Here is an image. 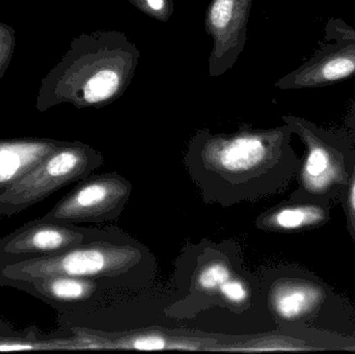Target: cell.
I'll return each instance as SVG.
<instances>
[{"label": "cell", "instance_id": "52a82bcc", "mask_svg": "<svg viewBox=\"0 0 355 354\" xmlns=\"http://www.w3.org/2000/svg\"><path fill=\"white\" fill-rule=\"evenodd\" d=\"M336 299L322 281L302 270L282 274L269 285L267 292L269 312L286 328L312 326Z\"/></svg>", "mask_w": 355, "mask_h": 354}, {"label": "cell", "instance_id": "2e32d148", "mask_svg": "<svg viewBox=\"0 0 355 354\" xmlns=\"http://www.w3.org/2000/svg\"><path fill=\"white\" fill-rule=\"evenodd\" d=\"M16 48V31L10 25L0 22V79L3 78Z\"/></svg>", "mask_w": 355, "mask_h": 354}, {"label": "cell", "instance_id": "5b68a950", "mask_svg": "<svg viewBox=\"0 0 355 354\" xmlns=\"http://www.w3.org/2000/svg\"><path fill=\"white\" fill-rule=\"evenodd\" d=\"M131 193L132 184L116 172L87 177L41 218L74 224L112 222L124 211Z\"/></svg>", "mask_w": 355, "mask_h": 354}, {"label": "cell", "instance_id": "4fadbf2b", "mask_svg": "<svg viewBox=\"0 0 355 354\" xmlns=\"http://www.w3.org/2000/svg\"><path fill=\"white\" fill-rule=\"evenodd\" d=\"M234 276L229 263L223 260H215L204 264L196 276V288L206 294H218L223 283Z\"/></svg>", "mask_w": 355, "mask_h": 354}, {"label": "cell", "instance_id": "ba28073f", "mask_svg": "<svg viewBox=\"0 0 355 354\" xmlns=\"http://www.w3.org/2000/svg\"><path fill=\"white\" fill-rule=\"evenodd\" d=\"M102 236L95 229L37 218L0 239V265L58 255Z\"/></svg>", "mask_w": 355, "mask_h": 354}, {"label": "cell", "instance_id": "9a60e30c", "mask_svg": "<svg viewBox=\"0 0 355 354\" xmlns=\"http://www.w3.org/2000/svg\"><path fill=\"white\" fill-rule=\"evenodd\" d=\"M346 216V226L350 237L355 243V151L352 159V172L347 186L339 197Z\"/></svg>", "mask_w": 355, "mask_h": 354}, {"label": "cell", "instance_id": "ffe728a7", "mask_svg": "<svg viewBox=\"0 0 355 354\" xmlns=\"http://www.w3.org/2000/svg\"><path fill=\"white\" fill-rule=\"evenodd\" d=\"M148 4L150 8L154 10H160L164 8V0H147Z\"/></svg>", "mask_w": 355, "mask_h": 354}, {"label": "cell", "instance_id": "7a4b0ae2", "mask_svg": "<svg viewBox=\"0 0 355 354\" xmlns=\"http://www.w3.org/2000/svg\"><path fill=\"white\" fill-rule=\"evenodd\" d=\"M283 120L306 148L296 176L297 188L290 199L339 200L349 181L354 136L346 128H323L298 116H284Z\"/></svg>", "mask_w": 355, "mask_h": 354}, {"label": "cell", "instance_id": "3957f363", "mask_svg": "<svg viewBox=\"0 0 355 354\" xmlns=\"http://www.w3.org/2000/svg\"><path fill=\"white\" fill-rule=\"evenodd\" d=\"M144 254L128 243H116L103 236L58 255L0 265V287L54 276L76 278H118L137 268Z\"/></svg>", "mask_w": 355, "mask_h": 354}, {"label": "cell", "instance_id": "8fae6325", "mask_svg": "<svg viewBox=\"0 0 355 354\" xmlns=\"http://www.w3.org/2000/svg\"><path fill=\"white\" fill-rule=\"evenodd\" d=\"M331 201L289 199L257 218L259 230L272 233H300L321 228L331 222Z\"/></svg>", "mask_w": 355, "mask_h": 354}, {"label": "cell", "instance_id": "5bb4252c", "mask_svg": "<svg viewBox=\"0 0 355 354\" xmlns=\"http://www.w3.org/2000/svg\"><path fill=\"white\" fill-rule=\"evenodd\" d=\"M218 295L225 303L232 306H242L250 299V288L244 280L234 274L227 282L223 283Z\"/></svg>", "mask_w": 355, "mask_h": 354}, {"label": "cell", "instance_id": "44dd1931", "mask_svg": "<svg viewBox=\"0 0 355 354\" xmlns=\"http://www.w3.org/2000/svg\"><path fill=\"white\" fill-rule=\"evenodd\" d=\"M346 351H355V344L352 345V346L350 347H348V349Z\"/></svg>", "mask_w": 355, "mask_h": 354}, {"label": "cell", "instance_id": "e0dca14e", "mask_svg": "<svg viewBox=\"0 0 355 354\" xmlns=\"http://www.w3.org/2000/svg\"><path fill=\"white\" fill-rule=\"evenodd\" d=\"M236 0H214L210 12V23L215 30L227 28L233 19Z\"/></svg>", "mask_w": 355, "mask_h": 354}, {"label": "cell", "instance_id": "7c38bea8", "mask_svg": "<svg viewBox=\"0 0 355 354\" xmlns=\"http://www.w3.org/2000/svg\"><path fill=\"white\" fill-rule=\"evenodd\" d=\"M66 143L45 137L0 139V197Z\"/></svg>", "mask_w": 355, "mask_h": 354}, {"label": "cell", "instance_id": "6da1fadb", "mask_svg": "<svg viewBox=\"0 0 355 354\" xmlns=\"http://www.w3.org/2000/svg\"><path fill=\"white\" fill-rule=\"evenodd\" d=\"M292 134L287 124L232 135L202 132L188 145L184 163L205 203L231 207L259 201L282 193L296 179L300 159Z\"/></svg>", "mask_w": 355, "mask_h": 354}, {"label": "cell", "instance_id": "d6986e66", "mask_svg": "<svg viewBox=\"0 0 355 354\" xmlns=\"http://www.w3.org/2000/svg\"><path fill=\"white\" fill-rule=\"evenodd\" d=\"M345 128L349 131L350 134L355 139V100L348 109L347 116L345 118Z\"/></svg>", "mask_w": 355, "mask_h": 354}, {"label": "cell", "instance_id": "8992f818", "mask_svg": "<svg viewBox=\"0 0 355 354\" xmlns=\"http://www.w3.org/2000/svg\"><path fill=\"white\" fill-rule=\"evenodd\" d=\"M355 76V29L329 18L314 55L277 83L284 89H314Z\"/></svg>", "mask_w": 355, "mask_h": 354}, {"label": "cell", "instance_id": "30bf717a", "mask_svg": "<svg viewBox=\"0 0 355 354\" xmlns=\"http://www.w3.org/2000/svg\"><path fill=\"white\" fill-rule=\"evenodd\" d=\"M10 288L23 291L60 312L81 309L97 297L99 280L54 276L19 282Z\"/></svg>", "mask_w": 355, "mask_h": 354}, {"label": "cell", "instance_id": "277c9868", "mask_svg": "<svg viewBox=\"0 0 355 354\" xmlns=\"http://www.w3.org/2000/svg\"><path fill=\"white\" fill-rule=\"evenodd\" d=\"M103 162V156L91 145L67 141L0 197V218L20 213L67 185L87 178Z\"/></svg>", "mask_w": 355, "mask_h": 354}, {"label": "cell", "instance_id": "ac0fdd59", "mask_svg": "<svg viewBox=\"0 0 355 354\" xmlns=\"http://www.w3.org/2000/svg\"><path fill=\"white\" fill-rule=\"evenodd\" d=\"M25 330H16L10 322L0 319V337H15L20 336Z\"/></svg>", "mask_w": 355, "mask_h": 354}, {"label": "cell", "instance_id": "9c48e42d", "mask_svg": "<svg viewBox=\"0 0 355 354\" xmlns=\"http://www.w3.org/2000/svg\"><path fill=\"white\" fill-rule=\"evenodd\" d=\"M78 349H135V351H211L216 341L210 339L168 336L164 333H135L107 338L91 330L72 328Z\"/></svg>", "mask_w": 355, "mask_h": 354}]
</instances>
